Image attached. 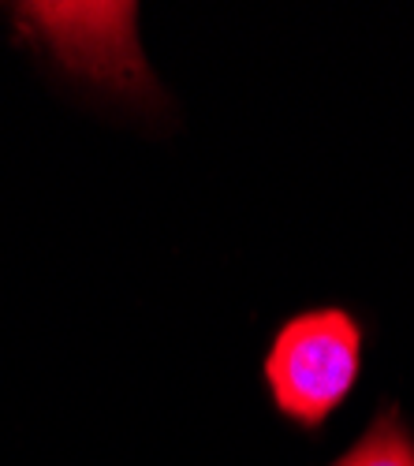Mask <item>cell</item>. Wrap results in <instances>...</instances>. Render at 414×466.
<instances>
[{"mask_svg": "<svg viewBox=\"0 0 414 466\" xmlns=\"http://www.w3.org/2000/svg\"><path fill=\"white\" fill-rule=\"evenodd\" d=\"M19 23L56 60L120 94H146L149 67L135 34V5H23Z\"/></svg>", "mask_w": 414, "mask_h": 466, "instance_id": "cell-2", "label": "cell"}, {"mask_svg": "<svg viewBox=\"0 0 414 466\" xmlns=\"http://www.w3.org/2000/svg\"><path fill=\"white\" fill-rule=\"evenodd\" d=\"M336 466H414V437L396 410H385Z\"/></svg>", "mask_w": 414, "mask_h": 466, "instance_id": "cell-3", "label": "cell"}, {"mask_svg": "<svg viewBox=\"0 0 414 466\" xmlns=\"http://www.w3.org/2000/svg\"><path fill=\"white\" fill-rule=\"evenodd\" d=\"M362 366V329L348 309H310L291 318L266 359V384L291 421L318 425L348 400Z\"/></svg>", "mask_w": 414, "mask_h": 466, "instance_id": "cell-1", "label": "cell"}]
</instances>
